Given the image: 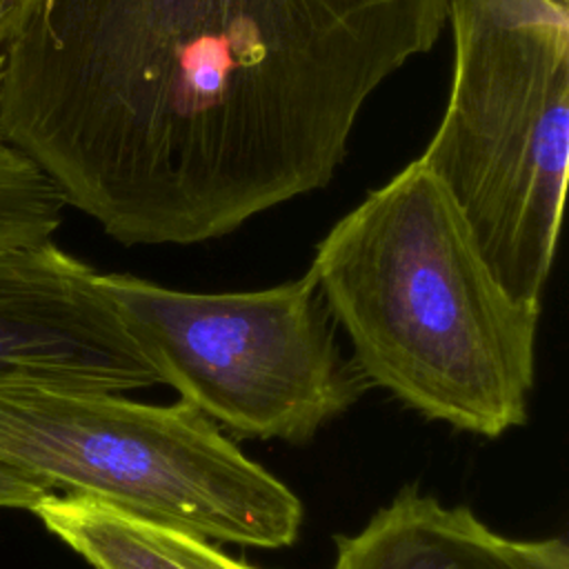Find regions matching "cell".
<instances>
[{
  "instance_id": "1",
  "label": "cell",
  "mask_w": 569,
  "mask_h": 569,
  "mask_svg": "<svg viewBox=\"0 0 569 569\" xmlns=\"http://www.w3.org/2000/svg\"><path fill=\"white\" fill-rule=\"evenodd\" d=\"M449 0H0V140L122 244L322 189Z\"/></svg>"
},
{
  "instance_id": "2",
  "label": "cell",
  "mask_w": 569,
  "mask_h": 569,
  "mask_svg": "<svg viewBox=\"0 0 569 569\" xmlns=\"http://www.w3.org/2000/svg\"><path fill=\"white\" fill-rule=\"evenodd\" d=\"M307 271L367 385L485 438L527 422L540 305L496 278L418 158L325 233Z\"/></svg>"
},
{
  "instance_id": "3",
  "label": "cell",
  "mask_w": 569,
  "mask_h": 569,
  "mask_svg": "<svg viewBox=\"0 0 569 569\" xmlns=\"http://www.w3.org/2000/svg\"><path fill=\"white\" fill-rule=\"evenodd\" d=\"M451 91L420 162L496 278L542 302L569 162L567 0H449Z\"/></svg>"
},
{
  "instance_id": "4",
  "label": "cell",
  "mask_w": 569,
  "mask_h": 569,
  "mask_svg": "<svg viewBox=\"0 0 569 569\" xmlns=\"http://www.w3.org/2000/svg\"><path fill=\"white\" fill-rule=\"evenodd\" d=\"M0 467L204 540L296 542L300 498L191 405L0 385Z\"/></svg>"
},
{
  "instance_id": "5",
  "label": "cell",
  "mask_w": 569,
  "mask_h": 569,
  "mask_svg": "<svg viewBox=\"0 0 569 569\" xmlns=\"http://www.w3.org/2000/svg\"><path fill=\"white\" fill-rule=\"evenodd\" d=\"M104 284L162 385L238 436L305 445L369 387L309 271L220 293L131 273H104Z\"/></svg>"
},
{
  "instance_id": "6",
  "label": "cell",
  "mask_w": 569,
  "mask_h": 569,
  "mask_svg": "<svg viewBox=\"0 0 569 569\" xmlns=\"http://www.w3.org/2000/svg\"><path fill=\"white\" fill-rule=\"evenodd\" d=\"M0 385L124 393L162 380L104 273L47 240L0 249Z\"/></svg>"
},
{
  "instance_id": "7",
  "label": "cell",
  "mask_w": 569,
  "mask_h": 569,
  "mask_svg": "<svg viewBox=\"0 0 569 569\" xmlns=\"http://www.w3.org/2000/svg\"><path fill=\"white\" fill-rule=\"evenodd\" d=\"M331 569H569V547L507 538L469 507H445L407 485L360 531L336 538Z\"/></svg>"
},
{
  "instance_id": "8",
  "label": "cell",
  "mask_w": 569,
  "mask_h": 569,
  "mask_svg": "<svg viewBox=\"0 0 569 569\" xmlns=\"http://www.w3.org/2000/svg\"><path fill=\"white\" fill-rule=\"evenodd\" d=\"M33 513L91 569H258L209 540L151 525L69 493H49Z\"/></svg>"
},
{
  "instance_id": "9",
  "label": "cell",
  "mask_w": 569,
  "mask_h": 569,
  "mask_svg": "<svg viewBox=\"0 0 569 569\" xmlns=\"http://www.w3.org/2000/svg\"><path fill=\"white\" fill-rule=\"evenodd\" d=\"M64 204V196L38 164L0 140V249L51 240Z\"/></svg>"
},
{
  "instance_id": "10",
  "label": "cell",
  "mask_w": 569,
  "mask_h": 569,
  "mask_svg": "<svg viewBox=\"0 0 569 569\" xmlns=\"http://www.w3.org/2000/svg\"><path fill=\"white\" fill-rule=\"evenodd\" d=\"M51 491L0 467V507L33 511Z\"/></svg>"
}]
</instances>
